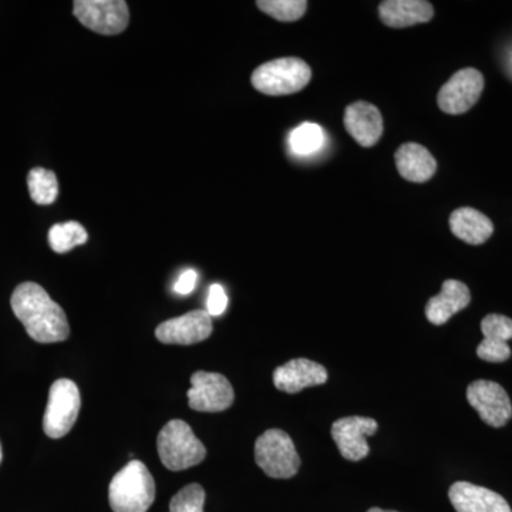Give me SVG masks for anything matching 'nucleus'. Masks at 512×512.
Segmentation results:
<instances>
[{"mask_svg": "<svg viewBox=\"0 0 512 512\" xmlns=\"http://www.w3.org/2000/svg\"><path fill=\"white\" fill-rule=\"evenodd\" d=\"M10 305L30 338L36 342L57 343L69 338V322L62 306L35 282L19 285L13 292Z\"/></svg>", "mask_w": 512, "mask_h": 512, "instance_id": "nucleus-1", "label": "nucleus"}, {"mask_svg": "<svg viewBox=\"0 0 512 512\" xmlns=\"http://www.w3.org/2000/svg\"><path fill=\"white\" fill-rule=\"evenodd\" d=\"M154 500L156 483L141 461H130L111 480L109 501L114 512H147Z\"/></svg>", "mask_w": 512, "mask_h": 512, "instance_id": "nucleus-2", "label": "nucleus"}, {"mask_svg": "<svg viewBox=\"0 0 512 512\" xmlns=\"http://www.w3.org/2000/svg\"><path fill=\"white\" fill-rule=\"evenodd\" d=\"M312 79L309 64L298 57H282L261 64L252 73L251 83L266 96H289L301 92Z\"/></svg>", "mask_w": 512, "mask_h": 512, "instance_id": "nucleus-3", "label": "nucleus"}, {"mask_svg": "<svg viewBox=\"0 0 512 512\" xmlns=\"http://www.w3.org/2000/svg\"><path fill=\"white\" fill-rule=\"evenodd\" d=\"M158 456L168 470L183 471L207 457V448L183 420H171L157 437Z\"/></svg>", "mask_w": 512, "mask_h": 512, "instance_id": "nucleus-4", "label": "nucleus"}, {"mask_svg": "<svg viewBox=\"0 0 512 512\" xmlns=\"http://www.w3.org/2000/svg\"><path fill=\"white\" fill-rule=\"evenodd\" d=\"M255 461L268 477L292 478L301 467V458L288 433L265 431L255 443Z\"/></svg>", "mask_w": 512, "mask_h": 512, "instance_id": "nucleus-5", "label": "nucleus"}, {"mask_svg": "<svg viewBox=\"0 0 512 512\" xmlns=\"http://www.w3.org/2000/svg\"><path fill=\"white\" fill-rule=\"evenodd\" d=\"M79 387L69 379H59L50 387L43 430L50 439H62L73 429L80 413Z\"/></svg>", "mask_w": 512, "mask_h": 512, "instance_id": "nucleus-6", "label": "nucleus"}, {"mask_svg": "<svg viewBox=\"0 0 512 512\" xmlns=\"http://www.w3.org/2000/svg\"><path fill=\"white\" fill-rule=\"evenodd\" d=\"M73 13L87 29L106 36L119 35L130 22V10L123 0H76Z\"/></svg>", "mask_w": 512, "mask_h": 512, "instance_id": "nucleus-7", "label": "nucleus"}, {"mask_svg": "<svg viewBox=\"0 0 512 512\" xmlns=\"http://www.w3.org/2000/svg\"><path fill=\"white\" fill-rule=\"evenodd\" d=\"M188 406L195 412L220 413L234 403V389L220 373L197 372L191 376Z\"/></svg>", "mask_w": 512, "mask_h": 512, "instance_id": "nucleus-8", "label": "nucleus"}, {"mask_svg": "<svg viewBox=\"0 0 512 512\" xmlns=\"http://www.w3.org/2000/svg\"><path fill=\"white\" fill-rule=\"evenodd\" d=\"M484 90V76L473 67L454 73L451 79L441 87L437 103L443 113H467L476 106Z\"/></svg>", "mask_w": 512, "mask_h": 512, "instance_id": "nucleus-9", "label": "nucleus"}, {"mask_svg": "<svg viewBox=\"0 0 512 512\" xmlns=\"http://www.w3.org/2000/svg\"><path fill=\"white\" fill-rule=\"evenodd\" d=\"M467 400L491 427H503L512 417V404L504 387L490 380H476L468 386Z\"/></svg>", "mask_w": 512, "mask_h": 512, "instance_id": "nucleus-10", "label": "nucleus"}, {"mask_svg": "<svg viewBox=\"0 0 512 512\" xmlns=\"http://www.w3.org/2000/svg\"><path fill=\"white\" fill-rule=\"evenodd\" d=\"M376 431V420L352 416L333 423L332 437L339 448L340 456L349 461H360L369 456L370 448L366 439Z\"/></svg>", "mask_w": 512, "mask_h": 512, "instance_id": "nucleus-11", "label": "nucleus"}, {"mask_svg": "<svg viewBox=\"0 0 512 512\" xmlns=\"http://www.w3.org/2000/svg\"><path fill=\"white\" fill-rule=\"evenodd\" d=\"M212 318L207 311H192L157 326L156 336L165 345H195L210 338Z\"/></svg>", "mask_w": 512, "mask_h": 512, "instance_id": "nucleus-12", "label": "nucleus"}, {"mask_svg": "<svg viewBox=\"0 0 512 512\" xmlns=\"http://www.w3.org/2000/svg\"><path fill=\"white\" fill-rule=\"evenodd\" d=\"M328 380V370L309 359H293L276 367L274 384L281 392L295 394L306 387L320 386Z\"/></svg>", "mask_w": 512, "mask_h": 512, "instance_id": "nucleus-13", "label": "nucleus"}, {"mask_svg": "<svg viewBox=\"0 0 512 512\" xmlns=\"http://www.w3.org/2000/svg\"><path fill=\"white\" fill-rule=\"evenodd\" d=\"M448 498L457 512H512L500 494L467 481L451 485Z\"/></svg>", "mask_w": 512, "mask_h": 512, "instance_id": "nucleus-14", "label": "nucleus"}, {"mask_svg": "<svg viewBox=\"0 0 512 512\" xmlns=\"http://www.w3.org/2000/svg\"><path fill=\"white\" fill-rule=\"evenodd\" d=\"M343 124L362 147L375 146L383 134L382 113L367 101H356L346 107Z\"/></svg>", "mask_w": 512, "mask_h": 512, "instance_id": "nucleus-15", "label": "nucleus"}, {"mask_svg": "<svg viewBox=\"0 0 512 512\" xmlns=\"http://www.w3.org/2000/svg\"><path fill=\"white\" fill-rule=\"evenodd\" d=\"M471 302L470 289L463 282L447 279L441 286V292L433 296L426 306V316L433 325L441 326L451 316L466 309Z\"/></svg>", "mask_w": 512, "mask_h": 512, "instance_id": "nucleus-16", "label": "nucleus"}, {"mask_svg": "<svg viewBox=\"0 0 512 512\" xmlns=\"http://www.w3.org/2000/svg\"><path fill=\"white\" fill-rule=\"evenodd\" d=\"M379 16L389 28L403 29L430 22L434 9L426 0H386L379 5Z\"/></svg>", "mask_w": 512, "mask_h": 512, "instance_id": "nucleus-17", "label": "nucleus"}, {"mask_svg": "<svg viewBox=\"0 0 512 512\" xmlns=\"http://www.w3.org/2000/svg\"><path fill=\"white\" fill-rule=\"evenodd\" d=\"M394 157H396L397 171L410 183H426L436 174V158L420 144H403Z\"/></svg>", "mask_w": 512, "mask_h": 512, "instance_id": "nucleus-18", "label": "nucleus"}, {"mask_svg": "<svg viewBox=\"0 0 512 512\" xmlns=\"http://www.w3.org/2000/svg\"><path fill=\"white\" fill-rule=\"evenodd\" d=\"M451 232L470 245H481L491 238L494 225L487 215L474 208H458L450 215Z\"/></svg>", "mask_w": 512, "mask_h": 512, "instance_id": "nucleus-19", "label": "nucleus"}, {"mask_svg": "<svg viewBox=\"0 0 512 512\" xmlns=\"http://www.w3.org/2000/svg\"><path fill=\"white\" fill-rule=\"evenodd\" d=\"M89 235L82 224L76 221L63 222L50 228L49 244L50 248L57 254H66L79 245L86 244Z\"/></svg>", "mask_w": 512, "mask_h": 512, "instance_id": "nucleus-20", "label": "nucleus"}, {"mask_svg": "<svg viewBox=\"0 0 512 512\" xmlns=\"http://www.w3.org/2000/svg\"><path fill=\"white\" fill-rule=\"evenodd\" d=\"M30 197L39 205H50L59 195L56 174L46 168H33L28 175Z\"/></svg>", "mask_w": 512, "mask_h": 512, "instance_id": "nucleus-21", "label": "nucleus"}, {"mask_svg": "<svg viewBox=\"0 0 512 512\" xmlns=\"http://www.w3.org/2000/svg\"><path fill=\"white\" fill-rule=\"evenodd\" d=\"M256 6L279 22H296L305 15L308 2L305 0H259Z\"/></svg>", "mask_w": 512, "mask_h": 512, "instance_id": "nucleus-22", "label": "nucleus"}, {"mask_svg": "<svg viewBox=\"0 0 512 512\" xmlns=\"http://www.w3.org/2000/svg\"><path fill=\"white\" fill-rule=\"evenodd\" d=\"M289 143H291L292 150L299 156H309L322 147V128L318 124L303 123L292 131Z\"/></svg>", "mask_w": 512, "mask_h": 512, "instance_id": "nucleus-23", "label": "nucleus"}, {"mask_svg": "<svg viewBox=\"0 0 512 512\" xmlns=\"http://www.w3.org/2000/svg\"><path fill=\"white\" fill-rule=\"evenodd\" d=\"M205 491L200 484H190L170 501L168 512H204Z\"/></svg>", "mask_w": 512, "mask_h": 512, "instance_id": "nucleus-24", "label": "nucleus"}, {"mask_svg": "<svg viewBox=\"0 0 512 512\" xmlns=\"http://www.w3.org/2000/svg\"><path fill=\"white\" fill-rule=\"evenodd\" d=\"M484 339L494 343H508L512 339V319L504 315H487L481 322Z\"/></svg>", "mask_w": 512, "mask_h": 512, "instance_id": "nucleus-25", "label": "nucleus"}, {"mask_svg": "<svg viewBox=\"0 0 512 512\" xmlns=\"http://www.w3.org/2000/svg\"><path fill=\"white\" fill-rule=\"evenodd\" d=\"M228 296L225 289L221 285L215 284L210 288L207 298V313L214 318V316H221L222 313L227 311Z\"/></svg>", "mask_w": 512, "mask_h": 512, "instance_id": "nucleus-26", "label": "nucleus"}, {"mask_svg": "<svg viewBox=\"0 0 512 512\" xmlns=\"http://www.w3.org/2000/svg\"><path fill=\"white\" fill-rule=\"evenodd\" d=\"M197 281V272H195L194 269H187V271L178 278V281L175 282L174 292H177L178 295H188V293L194 291Z\"/></svg>", "mask_w": 512, "mask_h": 512, "instance_id": "nucleus-27", "label": "nucleus"}, {"mask_svg": "<svg viewBox=\"0 0 512 512\" xmlns=\"http://www.w3.org/2000/svg\"><path fill=\"white\" fill-rule=\"evenodd\" d=\"M367 512H397V511H384L382 508H370Z\"/></svg>", "mask_w": 512, "mask_h": 512, "instance_id": "nucleus-28", "label": "nucleus"}, {"mask_svg": "<svg viewBox=\"0 0 512 512\" xmlns=\"http://www.w3.org/2000/svg\"><path fill=\"white\" fill-rule=\"evenodd\" d=\"M0 461H2V446H0Z\"/></svg>", "mask_w": 512, "mask_h": 512, "instance_id": "nucleus-29", "label": "nucleus"}]
</instances>
